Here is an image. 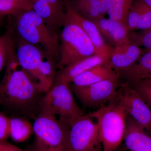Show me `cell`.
<instances>
[{
    "instance_id": "cell-1",
    "label": "cell",
    "mask_w": 151,
    "mask_h": 151,
    "mask_svg": "<svg viewBox=\"0 0 151 151\" xmlns=\"http://www.w3.org/2000/svg\"><path fill=\"white\" fill-rule=\"evenodd\" d=\"M44 94L23 69L6 70L0 83V106L12 116L35 120L42 110Z\"/></svg>"
},
{
    "instance_id": "cell-2",
    "label": "cell",
    "mask_w": 151,
    "mask_h": 151,
    "mask_svg": "<svg viewBox=\"0 0 151 151\" xmlns=\"http://www.w3.org/2000/svg\"><path fill=\"white\" fill-rule=\"evenodd\" d=\"M11 16L10 26L15 35L39 47L58 63L60 43L56 30L50 27L33 9L19 11Z\"/></svg>"
},
{
    "instance_id": "cell-3",
    "label": "cell",
    "mask_w": 151,
    "mask_h": 151,
    "mask_svg": "<svg viewBox=\"0 0 151 151\" xmlns=\"http://www.w3.org/2000/svg\"><path fill=\"white\" fill-rule=\"evenodd\" d=\"M89 115L97 121L102 151H118L124 140L128 115L118 95L111 103Z\"/></svg>"
},
{
    "instance_id": "cell-4",
    "label": "cell",
    "mask_w": 151,
    "mask_h": 151,
    "mask_svg": "<svg viewBox=\"0 0 151 151\" xmlns=\"http://www.w3.org/2000/svg\"><path fill=\"white\" fill-rule=\"evenodd\" d=\"M66 20L59 35L60 58L57 67L62 69L95 54L93 45L83 29L66 14Z\"/></svg>"
},
{
    "instance_id": "cell-5",
    "label": "cell",
    "mask_w": 151,
    "mask_h": 151,
    "mask_svg": "<svg viewBox=\"0 0 151 151\" xmlns=\"http://www.w3.org/2000/svg\"><path fill=\"white\" fill-rule=\"evenodd\" d=\"M36 137L35 145L47 151H63L68 125L60 122L56 116L42 109L32 125Z\"/></svg>"
},
{
    "instance_id": "cell-6",
    "label": "cell",
    "mask_w": 151,
    "mask_h": 151,
    "mask_svg": "<svg viewBox=\"0 0 151 151\" xmlns=\"http://www.w3.org/2000/svg\"><path fill=\"white\" fill-rule=\"evenodd\" d=\"M42 109L58 115L59 121L67 125L85 114L76 102L69 83L65 82L52 84L44 96Z\"/></svg>"
},
{
    "instance_id": "cell-7",
    "label": "cell",
    "mask_w": 151,
    "mask_h": 151,
    "mask_svg": "<svg viewBox=\"0 0 151 151\" xmlns=\"http://www.w3.org/2000/svg\"><path fill=\"white\" fill-rule=\"evenodd\" d=\"M63 151H102L97 122L84 114L68 125Z\"/></svg>"
},
{
    "instance_id": "cell-8",
    "label": "cell",
    "mask_w": 151,
    "mask_h": 151,
    "mask_svg": "<svg viewBox=\"0 0 151 151\" xmlns=\"http://www.w3.org/2000/svg\"><path fill=\"white\" fill-rule=\"evenodd\" d=\"M121 84L119 76L89 86L80 87L72 85L70 87L76 96L85 107L99 108L116 99Z\"/></svg>"
},
{
    "instance_id": "cell-9",
    "label": "cell",
    "mask_w": 151,
    "mask_h": 151,
    "mask_svg": "<svg viewBox=\"0 0 151 151\" xmlns=\"http://www.w3.org/2000/svg\"><path fill=\"white\" fill-rule=\"evenodd\" d=\"M15 37L19 65L29 76L39 89L43 93H46L50 88L41 75L39 67L41 62L48 55L39 47L17 36Z\"/></svg>"
},
{
    "instance_id": "cell-10",
    "label": "cell",
    "mask_w": 151,
    "mask_h": 151,
    "mask_svg": "<svg viewBox=\"0 0 151 151\" xmlns=\"http://www.w3.org/2000/svg\"><path fill=\"white\" fill-rule=\"evenodd\" d=\"M118 97L128 115L151 134V109L141 95L129 84L121 82Z\"/></svg>"
},
{
    "instance_id": "cell-11",
    "label": "cell",
    "mask_w": 151,
    "mask_h": 151,
    "mask_svg": "<svg viewBox=\"0 0 151 151\" xmlns=\"http://www.w3.org/2000/svg\"><path fill=\"white\" fill-rule=\"evenodd\" d=\"M65 7L67 15L73 19L83 29L94 46L95 54L102 57L107 63L113 46L105 42L96 25L92 21L80 15L73 10L65 0Z\"/></svg>"
},
{
    "instance_id": "cell-12",
    "label": "cell",
    "mask_w": 151,
    "mask_h": 151,
    "mask_svg": "<svg viewBox=\"0 0 151 151\" xmlns=\"http://www.w3.org/2000/svg\"><path fill=\"white\" fill-rule=\"evenodd\" d=\"M146 51L130 41L113 47L106 65L119 73L133 65Z\"/></svg>"
},
{
    "instance_id": "cell-13",
    "label": "cell",
    "mask_w": 151,
    "mask_h": 151,
    "mask_svg": "<svg viewBox=\"0 0 151 151\" xmlns=\"http://www.w3.org/2000/svg\"><path fill=\"white\" fill-rule=\"evenodd\" d=\"M123 140L130 151H151V134L129 115Z\"/></svg>"
},
{
    "instance_id": "cell-14",
    "label": "cell",
    "mask_w": 151,
    "mask_h": 151,
    "mask_svg": "<svg viewBox=\"0 0 151 151\" xmlns=\"http://www.w3.org/2000/svg\"><path fill=\"white\" fill-rule=\"evenodd\" d=\"M104 37L113 47L130 41L129 31L122 22L105 18L92 21Z\"/></svg>"
},
{
    "instance_id": "cell-15",
    "label": "cell",
    "mask_w": 151,
    "mask_h": 151,
    "mask_svg": "<svg viewBox=\"0 0 151 151\" xmlns=\"http://www.w3.org/2000/svg\"><path fill=\"white\" fill-rule=\"evenodd\" d=\"M106 64L105 60L97 54L86 58L60 69L56 73L54 83L65 82L70 83L76 76L97 65Z\"/></svg>"
},
{
    "instance_id": "cell-16",
    "label": "cell",
    "mask_w": 151,
    "mask_h": 151,
    "mask_svg": "<svg viewBox=\"0 0 151 151\" xmlns=\"http://www.w3.org/2000/svg\"><path fill=\"white\" fill-rule=\"evenodd\" d=\"M118 73L122 82L130 85L151 78V51H146L133 65Z\"/></svg>"
},
{
    "instance_id": "cell-17",
    "label": "cell",
    "mask_w": 151,
    "mask_h": 151,
    "mask_svg": "<svg viewBox=\"0 0 151 151\" xmlns=\"http://www.w3.org/2000/svg\"><path fill=\"white\" fill-rule=\"evenodd\" d=\"M70 7L80 15L95 21L108 15L109 0H66Z\"/></svg>"
},
{
    "instance_id": "cell-18",
    "label": "cell",
    "mask_w": 151,
    "mask_h": 151,
    "mask_svg": "<svg viewBox=\"0 0 151 151\" xmlns=\"http://www.w3.org/2000/svg\"><path fill=\"white\" fill-rule=\"evenodd\" d=\"M63 8L41 0L33 3L32 9L50 27L56 30L63 27L66 22V13L64 12Z\"/></svg>"
},
{
    "instance_id": "cell-19",
    "label": "cell",
    "mask_w": 151,
    "mask_h": 151,
    "mask_svg": "<svg viewBox=\"0 0 151 151\" xmlns=\"http://www.w3.org/2000/svg\"><path fill=\"white\" fill-rule=\"evenodd\" d=\"M126 24L129 31L151 28V8L142 0H135L127 15Z\"/></svg>"
},
{
    "instance_id": "cell-20",
    "label": "cell",
    "mask_w": 151,
    "mask_h": 151,
    "mask_svg": "<svg viewBox=\"0 0 151 151\" xmlns=\"http://www.w3.org/2000/svg\"><path fill=\"white\" fill-rule=\"evenodd\" d=\"M119 76L115 70L103 64L95 66L76 76L71 82L75 86H86Z\"/></svg>"
},
{
    "instance_id": "cell-21",
    "label": "cell",
    "mask_w": 151,
    "mask_h": 151,
    "mask_svg": "<svg viewBox=\"0 0 151 151\" xmlns=\"http://www.w3.org/2000/svg\"><path fill=\"white\" fill-rule=\"evenodd\" d=\"M33 133L32 125L29 119L19 116L9 117V136L17 143L27 141Z\"/></svg>"
},
{
    "instance_id": "cell-22",
    "label": "cell",
    "mask_w": 151,
    "mask_h": 151,
    "mask_svg": "<svg viewBox=\"0 0 151 151\" xmlns=\"http://www.w3.org/2000/svg\"><path fill=\"white\" fill-rule=\"evenodd\" d=\"M14 32L10 25L0 36V73L11 60L17 58Z\"/></svg>"
},
{
    "instance_id": "cell-23",
    "label": "cell",
    "mask_w": 151,
    "mask_h": 151,
    "mask_svg": "<svg viewBox=\"0 0 151 151\" xmlns=\"http://www.w3.org/2000/svg\"><path fill=\"white\" fill-rule=\"evenodd\" d=\"M135 0H109L108 15L109 19L122 22L126 24L130 9Z\"/></svg>"
},
{
    "instance_id": "cell-24",
    "label": "cell",
    "mask_w": 151,
    "mask_h": 151,
    "mask_svg": "<svg viewBox=\"0 0 151 151\" xmlns=\"http://www.w3.org/2000/svg\"><path fill=\"white\" fill-rule=\"evenodd\" d=\"M32 9L33 2L31 0H0V14L4 17Z\"/></svg>"
},
{
    "instance_id": "cell-25",
    "label": "cell",
    "mask_w": 151,
    "mask_h": 151,
    "mask_svg": "<svg viewBox=\"0 0 151 151\" xmlns=\"http://www.w3.org/2000/svg\"><path fill=\"white\" fill-rule=\"evenodd\" d=\"M130 40L139 47H144L147 51H151V28L136 33L134 31L129 32Z\"/></svg>"
},
{
    "instance_id": "cell-26",
    "label": "cell",
    "mask_w": 151,
    "mask_h": 151,
    "mask_svg": "<svg viewBox=\"0 0 151 151\" xmlns=\"http://www.w3.org/2000/svg\"><path fill=\"white\" fill-rule=\"evenodd\" d=\"M130 86L141 95L151 109V78L142 80Z\"/></svg>"
},
{
    "instance_id": "cell-27",
    "label": "cell",
    "mask_w": 151,
    "mask_h": 151,
    "mask_svg": "<svg viewBox=\"0 0 151 151\" xmlns=\"http://www.w3.org/2000/svg\"><path fill=\"white\" fill-rule=\"evenodd\" d=\"M9 117L0 111V141H7L9 136Z\"/></svg>"
},
{
    "instance_id": "cell-28",
    "label": "cell",
    "mask_w": 151,
    "mask_h": 151,
    "mask_svg": "<svg viewBox=\"0 0 151 151\" xmlns=\"http://www.w3.org/2000/svg\"><path fill=\"white\" fill-rule=\"evenodd\" d=\"M0 151H25L7 141H0Z\"/></svg>"
},
{
    "instance_id": "cell-29",
    "label": "cell",
    "mask_w": 151,
    "mask_h": 151,
    "mask_svg": "<svg viewBox=\"0 0 151 151\" xmlns=\"http://www.w3.org/2000/svg\"><path fill=\"white\" fill-rule=\"evenodd\" d=\"M33 3L36 1L39 0H31ZM41 1H45L51 4H54L57 5L61 6H65V0H41Z\"/></svg>"
},
{
    "instance_id": "cell-30",
    "label": "cell",
    "mask_w": 151,
    "mask_h": 151,
    "mask_svg": "<svg viewBox=\"0 0 151 151\" xmlns=\"http://www.w3.org/2000/svg\"><path fill=\"white\" fill-rule=\"evenodd\" d=\"M25 151H47L43 150V149L40 148L38 147L36 145L34 144L30 146L29 147L27 148Z\"/></svg>"
},
{
    "instance_id": "cell-31",
    "label": "cell",
    "mask_w": 151,
    "mask_h": 151,
    "mask_svg": "<svg viewBox=\"0 0 151 151\" xmlns=\"http://www.w3.org/2000/svg\"><path fill=\"white\" fill-rule=\"evenodd\" d=\"M142 1L151 8V0H142Z\"/></svg>"
},
{
    "instance_id": "cell-32",
    "label": "cell",
    "mask_w": 151,
    "mask_h": 151,
    "mask_svg": "<svg viewBox=\"0 0 151 151\" xmlns=\"http://www.w3.org/2000/svg\"><path fill=\"white\" fill-rule=\"evenodd\" d=\"M4 17L3 16L1 15L0 14V24H1V22L2 20Z\"/></svg>"
}]
</instances>
